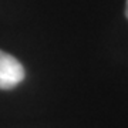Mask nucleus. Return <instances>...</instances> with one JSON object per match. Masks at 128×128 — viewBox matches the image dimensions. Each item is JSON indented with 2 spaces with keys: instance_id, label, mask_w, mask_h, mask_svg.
<instances>
[{
  "instance_id": "nucleus-1",
  "label": "nucleus",
  "mask_w": 128,
  "mask_h": 128,
  "mask_svg": "<svg viewBox=\"0 0 128 128\" xmlns=\"http://www.w3.org/2000/svg\"><path fill=\"white\" fill-rule=\"evenodd\" d=\"M24 67L16 57L0 50V90H12L24 80Z\"/></svg>"
},
{
  "instance_id": "nucleus-2",
  "label": "nucleus",
  "mask_w": 128,
  "mask_h": 128,
  "mask_svg": "<svg viewBox=\"0 0 128 128\" xmlns=\"http://www.w3.org/2000/svg\"><path fill=\"white\" fill-rule=\"evenodd\" d=\"M125 16H127V18H128V0H127V7H125Z\"/></svg>"
}]
</instances>
